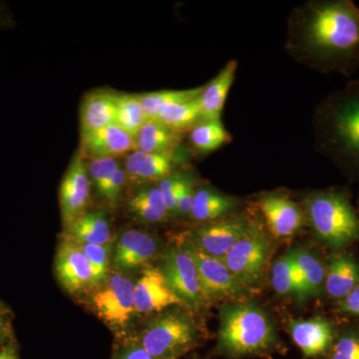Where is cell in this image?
<instances>
[{"label":"cell","instance_id":"cell-20","mask_svg":"<svg viewBox=\"0 0 359 359\" xmlns=\"http://www.w3.org/2000/svg\"><path fill=\"white\" fill-rule=\"evenodd\" d=\"M117 93L96 90L84 97L80 107L81 135L115 124Z\"/></svg>","mask_w":359,"mask_h":359},{"label":"cell","instance_id":"cell-19","mask_svg":"<svg viewBox=\"0 0 359 359\" xmlns=\"http://www.w3.org/2000/svg\"><path fill=\"white\" fill-rule=\"evenodd\" d=\"M238 61L230 60L209 83L204 85L199 96L202 121L221 120L226 98L235 82Z\"/></svg>","mask_w":359,"mask_h":359},{"label":"cell","instance_id":"cell-24","mask_svg":"<svg viewBox=\"0 0 359 359\" xmlns=\"http://www.w3.org/2000/svg\"><path fill=\"white\" fill-rule=\"evenodd\" d=\"M132 215L146 224H161L171 218L157 184L141 187L128 201Z\"/></svg>","mask_w":359,"mask_h":359},{"label":"cell","instance_id":"cell-22","mask_svg":"<svg viewBox=\"0 0 359 359\" xmlns=\"http://www.w3.org/2000/svg\"><path fill=\"white\" fill-rule=\"evenodd\" d=\"M67 237L79 245H106L112 243V230L104 211L84 212L66 228Z\"/></svg>","mask_w":359,"mask_h":359},{"label":"cell","instance_id":"cell-6","mask_svg":"<svg viewBox=\"0 0 359 359\" xmlns=\"http://www.w3.org/2000/svg\"><path fill=\"white\" fill-rule=\"evenodd\" d=\"M269 240L263 226L250 219L242 238L224 257V263L243 287L256 285L268 261Z\"/></svg>","mask_w":359,"mask_h":359},{"label":"cell","instance_id":"cell-4","mask_svg":"<svg viewBox=\"0 0 359 359\" xmlns=\"http://www.w3.org/2000/svg\"><path fill=\"white\" fill-rule=\"evenodd\" d=\"M304 212L314 235L332 249L359 241V215L344 189H325L308 194Z\"/></svg>","mask_w":359,"mask_h":359},{"label":"cell","instance_id":"cell-36","mask_svg":"<svg viewBox=\"0 0 359 359\" xmlns=\"http://www.w3.org/2000/svg\"><path fill=\"white\" fill-rule=\"evenodd\" d=\"M111 359H155L133 339H120Z\"/></svg>","mask_w":359,"mask_h":359},{"label":"cell","instance_id":"cell-44","mask_svg":"<svg viewBox=\"0 0 359 359\" xmlns=\"http://www.w3.org/2000/svg\"><path fill=\"white\" fill-rule=\"evenodd\" d=\"M358 204H359V201H358Z\"/></svg>","mask_w":359,"mask_h":359},{"label":"cell","instance_id":"cell-8","mask_svg":"<svg viewBox=\"0 0 359 359\" xmlns=\"http://www.w3.org/2000/svg\"><path fill=\"white\" fill-rule=\"evenodd\" d=\"M160 269L167 285L184 306L198 309L208 302L201 287L197 266L184 245L166 250Z\"/></svg>","mask_w":359,"mask_h":359},{"label":"cell","instance_id":"cell-23","mask_svg":"<svg viewBox=\"0 0 359 359\" xmlns=\"http://www.w3.org/2000/svg\"><path fill=\"white\" fill-rule=\"evenodd\" d=\"M359 285V264L353 257H334L325 271V289L332 299L341 301Z\"/></svg>","mask_w":359,"mask_h":359},{"label":"cell","instance_id":"cell-3","mask_svg":"<svg viewBox=\"0 0 359 359\" xmlns=\"http://www.w3.org/2000/svg\"><path fill=\"white\" fill-rule=\"evenodd\" d=\"M276 337L266 314L250 304L224 306L218 334V353L230 359L266 356L276 348Z\"/></svg>","mask_w":359,"mask_h":359},{"label":"cell","instance_id":"cell-26","mask_svg":"<svg viewBox=\"0 0 359 359\" xmlns=\"http://www.w3.org/2000/svg\"><path fill=\"white\" fill-rule=\"evenodd\" d=\"M189 133L193 150L199 155H209L233 140L221 120L201 121Z\"/></svg>","mask_w":359,"mask_h":359},{"label":"cell","instance_id":"cell-34","mask_svg":"<svg viewBox=\"0 0 359 359\" xmlns=\"http://www.w3.org/2000/svg\"><path fill=\"white\" fill-rule=\"evenodd\" d=\"M328 359H359V334L349 332L334 340Z\"/></svg>","mask_w":359,"mask_h":359},{"label":"cell","instance_id":"cell-1","mask_svg":"<svg viewBox=\"0 0 359 359\" xmlns=\"http://www.w3.org/2000/svg\"><path fill=\"white\" fill-rule=\"evenodd\" d=\"M285 49L320 74L351 77L359 69V6L353 0H308L287 21Z\"/></svg>","mask_w":359,"mask_h":359},{"label":"cell","instance_id":"cell-21","mask_svg":"<svg viewBox=\"0 0 359 359\" xmlns=\"http://www.w3.org/2000/svg\"><path fill=\"white\" fill-rule=\"evenodd\" d=\"M240 201L219 192L210 186H196L190 218L198 223H209L235 212Z\"/></svg>","mask_w":359,"mask_h":359},{"label":"cell","instance_id":"cell-14","mask_svg":"<svg viewBox=\"0 0 359 359\" xmlns=\"http://www.w3.org/2000/svg\"><path fill=\"white\" fill-rule=\"evenodd\" d=\"M135 313L152 314L163 313L174 306H184L181 299L167 285L160 268L148 266L136 283L133 290Z\"/></svg>","mask_w":359,"mask_h":359},{"label":"cell","instance_id":"cell-11","mask_svg":"<svg viewBox=\"0 0 359 359\" xmlns=\"http://www.w3.org/2000/svg\"><path fill=\"white\" fill-rule=\"evenodd\" d=\"M91 185L86 161L78 151L66 170L59 190V205L65 228L86 212Z\"/></svg>","mask_w":359,"mask_h":359},{"label":"cell","instance_id":"cell-16","mask_svg":"<svg viewBox=\"0 0 359 359\" xmlns=\"http://www.w3.org/2000/svg\"><path fill=\"white\" fill-rule=\"evenodd\" d=\"M154 237L138 230L123 231L113 248L111 264L119 273H129L146 266L157 255Z\"/></svg>","mask_w":359,"mask_h":359},{"label":"cell","instance_id":"cell-25","mask_svg":"<svg viewBox=\"0 0 359 359\" xmlns=\"http://www.w3.org/2000/svg\"><path fill=\"white\" fill-rule=\"evenodd\" d=\"M181 136L159 120L149 119L135 136V141L137 150L141 152L162 154L176 150Z\"/></svg>","mask_w":359,"mask_h":359},{"label":"cell","instance_id":"cell-37","mask_svg":"<svg viewBox=\"0 0 359 359\" xmlns=\"http://www.w3.org/2000/svg\"><path fill=\"white\" fill-rule=\"evenodd\" d=\"M196 184L195 179L191 181L187 185L185 190L180 196L178 203H177L176 212L175 217L180 218H190L191 212H192L194 195H195Z\"/></svg>","mask_w":359,"mask_h":359},{"label":"cell","instance_id":"cell-27","mask_svg":"<svg viewBox=\"0 0 359 359\" xmlns=\"http://www.w3.org/2000/svg\"><path fill=\"white\" fill-rule=\"evenodd\" d=\"M199 98V97H198ZM187 102L173 104L160 111L156 119L166 125L177 133L190 131L198 123L202 121L199 99Z\"/></svg>","mask_w":359,"mask_h":359},{"label":"cell","instance_id":"cell-9","mask_svg":"<svg viewBox=\"0 0 359 359\" xmlns=\"http://www.w3.org/2000/svg\"><path fill=\"white\" fill-rule=\"evenodd\" d=\"M184 248L195 262L201 287L208 302L231 299L244 294L245 287L231 275L223 259L205 254L190 241L185 243Z\"/></svg>","mask_w":359,"mask_h":359},{"label":"cell","instance_id":"cell-2","mask_svg":"<svg viewBox=\"0 0 359 359\" xmlns=\"http://www.w3.org/2000/svg\"><path fill=\"white\" fill-rule=\"evenodd\" d=\"M311 124L314 150L347 176L359 179V79L321 100Z\"/></svg>","mask_w":359,"mask_h":359},{"label":"cell","instance_id":"cell-41","mask_svg":"<svg viewBox=\"0 0 359 359\" xmlns=\"http://www.w3.org/2000/svg\"><path fill=\"white\" fill-rule=\"evenodd\" d=\"M8 22V18H7L6 11L2 4H0V26L6 25Z\"/></svg>","mask_w":359,"mask_h":359},{"label":"cell","instance_id":"cell-33","mask_svg":"<svg viewBox=\"0 0 359 359\" xmlns=\"http://www.w3.org/2000/svg\"><path fill=\"white\" fill-rule=\"evenodd\" d=\"M271 285L273 290L280 295L297 297V285H295L290 252L280 257L273 264V271H271Z\"/></svg>","mask_w":359,"mask_h":359},{"label":"cell","instance_id":"cell-17","mask_svg":"<svg viewBox=\"0 0 359 359\" xmlns=\"http://www.w3.org/2000/svg\"><path fill=\"white\" fill-rule=\"evenodd\" d=\"M182 163L183 160L176 150L162 154H152L135 150L126 156L123 166L127 178L141 183H152L166 178L176 171Z\"/></svg>","mask_w":359,"mask_h":359},{"label":"cell","instance_id":"cell-32","mask_svg":"<svg viewBox=\"0 0 359 359\" xmlns=\"http://www.w3.org/2000/svg\"><path fill=\"white\" fill-rule=\"evenodd\" d=\"M80 247L82 248L85 256L88 259L92 271H93L96 287H99L107 280L108 276L110 275L109 269L113 252L112 243L106 245H80Z\"/></svg>","mask_w":359,"mask_h":359},{"label":"cell","instance_id":"cell-42","mask_svg":"<svg viewBox=\"0 0 359 359\" xmlns=\"http://www.w3.org/2000/svg\"><path fill=\"white\" fill-rule=\"evenodd\" d=\"M9 309L6 308V306H4V304H1L0 302V318H2V316H7V314H9Z\"/></svg>","mask_w":359,"mask_h":359},{"label":"cell","instance_id":"cell-29","mask_svg":"<svg viewBox=\"0 0 359 359\" xmlns=\"http://www.w3.org/2000/svg\"><path fill=\"white\" fill-rule=\"evenodd\" d=\"M204 86L185 90H162L139 94L149 119H156L160 111L173 104L187 102L198 98Z\"/></svg>","mask_w":359,"mask_h":359},{"label":"cell","instance_id":"cell-12","mask_svg":"<svg viewBox=\"0 0 359 359\" xmlns=\"http://www.w3.org/2000/svg\"><path fill=\"white\" fill-rule=\"evenodd\" d=\"M55 273L63 289L71 294L96 287L93 271L82 248L66 235L56 252Z\"/></svg>","mask_w":359,"mask_h":359},{"label":"cell","instance_id":"cell-39","mask_svg":"<svg viewBox=\"0 0 359 359\" xmlns=\"http://www.w3.org/2000/svg\"><path fill=\"white\" fill-rule=\"evenodd\" d=\"M13 332L11 327V314L0 318V348L13 339Z\"/></svg>","mask_w":359,"mask_h":359},{"label":"cell","instance_id":"cell-28","mask_svg":"<svg viewBox=\"0 0 359 359\" xmlns=\"http://www.w3.org/2000/svg\"><path fill=\"white\" fill-rule=\"evenodd\" d=\"M148 120L139 94H118L115 115L117 126L135 137Z\"/></svg>","mask_w":359,"mask_h":359},{"label":"cell","instance_id":"cell-18","mask_svg":"<svg viewBox=\"0 0 359 359\" xmlns=\"http://www.w3.org/2000/svg\"><path fill=\"white\" fill-rule=\"evenodd\" d=\"M290 334L306 358L325 355L334 341V327L323 318L292 321L290 325Z\"/></svg>","mask_w":359,"mask_h":359},{"label":"cell","instance_id":"cell-40","mask_svg":"<svg viewBox=\"0 0 359 359\" xmlns=\"http://www.w3.org/2000/svg\"><path fill=\"white\" fill-rule=\"evenodd\" d=\"M0 359H20V346L14 337L0 348Z\"/></svg>","mask_w":359,"mask_h":359},{"label":"cell","instance_id":"cell-7","mask_svg":"<svg viewBox=\"0 0 359 359\" xmlns=\"http://www.w3.org/2000/svg\"><path fill=\"white\" fill-rule=\"evenodd\" d=\"M134 283L122 273H112L92 295V306L97 316L117 332L120 339H126V328L135 314Z\"/></svg>","mask_w":359,"mask_h":359},{"label":"cell","instance_id":"cell-15","mask_svg":"<svg viewBox=\"0 0 359 359\" xmlns=\"http://www.w3.org/2000/svg\"><path fill=\"white\" fill-rule=\"evenodd\" d=\"M135 150V137L116 124L81 135L79 151L85 160L118 159Z\"/></svg>","mask_w":359,"mask_h":359},{"label":"cell","instance_id":"cell-10","mask_svg":"<svg viewBox=\"0 0 359 359\" xmlns=\"http://www.w3.org/2000/svg\"><path fill=\"white\" fill-rule=\"evenodd\" d=\"M250 219L233 214L201 224L194 231L190 242L209 256L224 259L229 250L244 236Z\"/></svg>","mask_w":359,"mask_h":359},{"label":"cell","instance_id":"cell-31","mask_svg":"<svg viewBox=\"0 0 359 359\" xmlns=\"http://www.w3.org/2000/svg\"><path fill=\"white\" fill-rule=\"evenodd\" d=\"M193 180L192 174L190 172L176 170L166 178L158 182V188H159L161 195H162L168 212L171 217H175L180 196L185 190L187 185Z\"/></svg>","mask_w":359,"mask_h":359},{"label":"cell","instance_id":"cell-43","mask_svg":"<svg viewBox=\"0 0 359 359\" xmlns=\"http://www.w3.org/2000/svg\"><path fill=\"white\" fill-rule=\"evenodd\" d=\"M191 359H201L200 358H198L197 355L193 356V358H191Z\"/></svg>","mask_w":359,"mask_h":359},{"label":"cell","instance_id":"cell-38","mask_svg":"<svg viewBox=\"0 0 359 359\" xmlns=\"http://www.w3.org/2000/svg\"><path fill=\"white\" fill-rule=\"evenodd\" d=\"M341 313L359 316V285L339 302Z\"/></svg>","mask_w":359,"mask_h":359},{"label":"cell","instance_id":"cell-30","mask_svg":"<svg viewBox=\"0 0 359 359\" xmlns=\"http://www.w3.org/2000/svg\"><path fill=\"white\" fill-rule=\"evenodd\" d=\"M292 254L301 271L306 299L318 297L325 287V266L306 250H294Z\"/></svg>","mask_w":359,"mask_h":359},{"label":"cell","instance_id":"cell-13","mask_svg":"<svg viewBox=\"0 0 359 359\" xmlns=\"http://www.w3.org/2000/svg\"><path fill=\"white\" fill-rule=\"evenodd\" d=\"M257 207L269 233L278 238H289L301 230L304 212L290 196L283 193H266L259 196Z\"/></svg>","mask_w":359,"mask_h":359},{"label":"cell","instance_id":"cell-35","mask_svg":"<svg viewBox=\"0 0 359 359\" xmlns=\"http://www.w3.org/2000/svg\"><path fill=\"white\" fill-rule=\"evenodd\" d=\"M127 181V174L121 165L112 177L97 192L110 205H115L121 197L123 189Z\"/></svg>","mask_w":359,"mask_h":359},{"label":"cell","instance_id":"cell-5","mask_svg":"<svg viewBox=\"0 0 359 359\" xmlns=\"http://www.w3.org/2000/svg\"><path fill=\"white\" fill-rule=\"evenodd\" d=\"M133 339L155 359H181L199 344L201 334L190 314L171 309L152 318Z\"/></svg>","mask_w":359,"mask_h":359}]
</instances>
